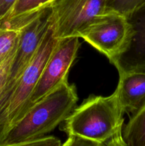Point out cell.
<instances>
[{
    "label": "cell",
    "instance_id": "9",
    "mask_svg": "<svg viewBox=\"0 0 145 146\" xmlns=\"http://www.w3.org/2000/svg\"><path fill=\"white\" fill-rule=\"evenodd\" d=\"M122 135L128 146H145V105L129 116Z\"/></svg>",
    "mask_w": 145,
    "mask_h": 146
},
{
    "label": "cell",
    "instance_id": "12",
    "mask_svg": "<svg viewBox=\"0 0 145 146\" xmlns=\"http://www.w3.org/2000/svg\"><path fill=\"white\" fill-rule=\"evenodd\" d=\"M145 5V0H107V11H114L127 17Z\"/></svg>",
    "mask_w": 145,
    "mask_h": 146
},
{
    "label": "cell",
    "instance_id": "13",
    "mask_svg": "<svg viewBox=\"0 0 145 146\" xmlns=\"http://www.w3.org/2000/svg\"><path fill=\"white\" fill-rule=\"evenodd\" d=\"M0 146H62V143L55 136H44L38 139L19 143L0 145Z\"/></svg>",
    "mask_w": 145,
    "mask_h": 146
},
{
    "label": "cell",
    "instance_id": "7",
    "mask_svg": "<svg viewBox=\"0 0 145 146\" xmlns=\"http://www.w3.org/2000/svg\"><path fill=\"white\" fill-rule=\"evenodd\" d=\"M131 27V36L125 51L111 64L118 73L145 74V5L127 17Z\"/></svg>",
    "mask_w": 145,
    "mask_h": 146
},
{
    "label": "cell",
    "instance_id": "2",
    "mask_svg": "<svg viewBox=\"0 0 145 146\" xmlns=\"http://www.w3.org/2000/svg\"><path fill=\"white\" fill-rule=\"evenodd\" d=\"M125 113L115 91L109 96L92 95L74 108L61 129L103 144L122 130Z\"/></svg>",
    "mask_w": 145,
    "mask_h": 146
},
{
    "label": "cell",
    "instance_id": "6",
    "mask_svg": "<svg viewBox=\"0 0 145 146\" xmlns=\"http://www.w3.org/2000/svg\"><path fill=\"white\" fill-rule=\"evenodd\" d=\"M79 47V37L58 39L31 94L24 113L68 79V71L76 58Z\"/></svg>",
    "mask_w": 145,
    "mask_h": 146
},
{
    "label": "cell",
    "instance_id": "8",
    "mask_svg": "<svg viewBox=\"0 0 145 146\" xmlns=\"http://www.w3.org/2000/svg\"><path fill=\"white\" fill-rule=\"evenodd\" d=\"M119 76L115 91L125 113L132 115L145 105V74L125 72Z\"/></svg>",
    "mask_w": 145,
    "mask_h": 146
},
{
    "label": "cell",
    "instance_id": "18",
    "mask_svg": "<svg viewBox=\"0 0 145 146\" xmlns=\"http://www.w3.org/2000/svg\"><path fill=\"white\" fill-rule=\"evenodd\" d=\"M96 146H102V144H98Z\"/></svg>",
    "mask_w": 145,
    "mask_h": 146
},
{
    "label": "cell",
    "instance_id": "10",
    "mask_svg": "<svg viewBox=\"0 0 145 146\" xmlns=\"http://www.w3.org/2000/svg\"><path fill=\"white\" fill-rule=\"evenodd\" d=\"M20 29L19 19L12 20L9 24H0V64L16 51Z\"/></svg>",
    "mask_w": 145,
    "mask_h": 146
},
{
    "label": "cell",
    "instance_id": "4",
    "mask_svg": "<svg viewBox=\"0 0 145 146\" xmlns=\"http://www.w3.org/2000/svg\"><path fill=\"white\" fill-rule=\"evenodd\" d=\"M130 36L131 27L126 16L106 11L82 30L79 38H83L112 63L125 51Z\"/></svg>",
    "mask_w": 145,
    "mask_h": 146
},
{
    "label": "cell",
    "instance_id": "3",
    "mask_svg": "<svg viewBox=\"0 0 145 146\" xmlns=\"http://www.w3.org/2000/svg\"><path fill=\"white\" fill-rule=\"evenodd\" d=\"M58 41L52 18L34 58L15 84L0 96V143L24 113L31 94Z\"/></svg>",
    "mask_w": 145,
    "mask_h": 146
},
{
    "label": "cell",
    "instance_id": "15",
    "mask_svg": "<svg viewBox=\"0 0 145 146\" xmlns=\"http://www.w3.org/2000/svg\"><path fill=\"white\" fill-rule=\"evenodd\" d=\"M98 144L100 143L88 138L71 135H68L65 142L62 143V146H96Z\"/></svg>",
    "mask_w": 145,
    "mask_h": 146
},
{
    "label": "cell",
    "instance_id": "14",
    "mask_svg": "<svg viewBox=\"0 0 145 146\" xmlns=\"http://www.w3.org/2000/svg\"><path fill=\"white\" fill-rule=\"evenodd\" d=\"M15 51L9 58H7L2 64H0V96L8 82Z\"/></svg>",
    "mask_w": 145,
    "mask_h": 146
},
{
    "label": "cell",
    "instance_id": "5",
    "mask_svg": "<svg viewBox=\"0 0 145 146\" xmlns=\"http://www.w3.org/2000/svg\"><path fill=\"white\" fill-rule=\"evenodd\" d=\"M49 5L58 39L79 37L82 30L107 11V0H53Z\"/></svg>",
    "mask_w": 145,
    "mask_h": 146
},
{
    "label": "cell",
    "instance_id": "1",
    "mask_svg": "<svg viewBox=\"0 0 145 146\" xmlns=\"http://www.w3.org/2000/svg\"><path fill=\"white\" fill-rule=\"evenodd\" d=\"M76 87L68 79L28 108L0 145L19 143L45 136L63 122L76 107Z\"/></svg>",
    "mask_w": 145,
    "mask_h": 146
},
{
    "label": "cell",
    "instance_id": "16",
    "mask_svg": "<svg viewBox=\"0 0 145 146\" xmlns=\"http://www.w3.org/2000/svg\"><path fill=\"white\" fill-rule=\"evenodd\" d=\"M17 0H0V24L8 17Z\"/></svg>",
    "mask_w": 145,
    "mask_h": 146
},
{
    "label": "cell",
    "instance_id": "11",
    "mask_svg": "<svg viewBox=\"0 0 145 146\" xmlns=\"http://www.w3.org/2000/svg\"><path fill=\"white\" fill-rule=\"evenodd\" d=\"M53 1V0H17L9 15L1 24L35 12L48 5Z\"/></svg>",
    "mask_w": 145,
    "mask_h": 146
},
{
    "label": "cell",
    "instance_id": "17",
    "mask_svg": "<svg viewBox=\"0 0 145 146\" xmlns=\"http://www.w3.org/2000/svg\"><path fill=\"white\" fill-rule=\"evenodd\" d=\"M122 131H119V132L117 133L112 138L108 140L103 144H102V146H128L126 143L122 138Z\"/></svg>",
    "mask_w": 145,
    "mask_h": 146
}]
</instances>
